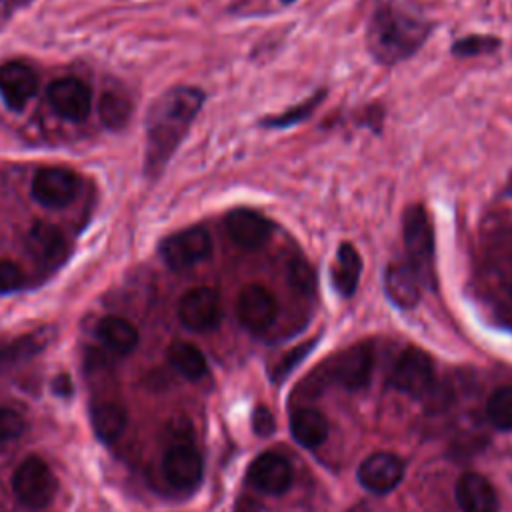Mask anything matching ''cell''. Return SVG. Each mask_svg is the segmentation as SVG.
Wrapping results in <instances>:
<instances>
[{"mask_svg":"<svg viewBox=\"0 0 512 512\" xmlns=\"http://www.w3.org/2000/svg\"><path fill=\"white\" fill-rule=\"evenodd\" d=\"M434 378V364L428 352L418 346H408L394 364L392 384L404 394L422 396Z\"/></svg>","mask_w":512,"mask_h":512,"instance_id":"obj_10","label":"cell"},{"mask_svg":"<svg viewBox=\"0 0 512 512\" xmlns=\"http://www.w3.org/2000/svg\"><path fill=\"white\" fill-rule=\"evenodd\" d=\"M38 90L36 70L20 60L0 66V96L10 110H22Z\"/></svg>","mask_w":512,"mask_h":512,"instance_id":"obj_15","label":"cell"},{"mask_svg":"<svg viewBox=\"0 0 512 512\" xmlns=\"http://www.w3.org/2000/svg\"><path fill=\"white\" fill-rule=\"evenodd\" d=\"M20 284H22V270L10 260H0V294L16 290Z\"/></svg>","mask_w":512,"mask_h":512,"instance_id":"obj_32","label":"cell"},{"mask_svg":"<svg viewBox=\"0 0 512 512\" xmlns=\"http://www.w3.org/2000/svg\"><path fill=\"white\" fill-rule=\"evenodd\" d=\"M502 46V40L492 34H468L460 36L450 44V54L456 58H472L492 54Z\"/></svg>","mask_w":512,"mask_h":512,"instance_id":"obj_28","label":"cell"},{"mask_svg":"<svg viewBox=\"0 0 512 512\" xmlns=\"http://www.w3.org/2000/svg\"><path fill=\"white\" fill-rule=\"evenodd\" d=\"M314 346V342H306V344H302V346H298V348H294V350H290V354L282 360V362H278V366H276V374H274V378H284L306 354H308V350Z\"/></svg>","mask_w":512,"mask_h":512,"instance_id":"obj_34","label":"cell"},{"mask_svg":"<svg viewBox=\"0 0 512 512\" xmlns=\"http://www.w3.org/2000/svg\"><path fill=\"white\" fill-rule=\"evenodd\" d=\"M24 428H26V422L16 410L0 408V446L18 440Z\"/></svg>","mask_w":512,"mask_h":512,"instance_id":"obj_31","label":"cell"},{"mask_svg":"<svg viewBox=\"0 0 512 512\" xmlns=\"http://www.w3.org/2000/svg\"><path fill=\"white\" fill-rule=\"evenodd\" d=\"M28 252L42 264H58L66 256L64 232L48 222H36L26 236Z\"/></svg>","mask_w":512,"mask_h":512,"instance_id":"obj_20","label":"cell"},{"mask_svg":"<svg viewBox=\"0 0 512 512\" xmlns=\"http://www.w3.org/2000/svg\"><path fill=\"white\" fill-rule=\"evenodd\" d=\"M44 344H46V336L26 334V336L18 338L16 342L0 348V374L14 368L20 362H26L34 354H38Z\"/></svg>","mask_w":512,"mask_h":512,"instance_id":"obj_26","label":"cell"},{"mask_svg":"<svg viewBox=\"0 0 512 512\" xmlns=\"http://www.w3.org/2000/svg\"><path fill=\"white\" fill-rule=\"evenodd\" d=\"M248 482L264 494H284L292 484V468L284 456L264 452L250 464Z\"/></svg>","mask_w":512,"mask_h":512,"instance_id":"obj_17","label":"cell"},{"mask_svg":"<svg viewBox=\"0 0 512 512\" xmlns=\"http://www.w3.org/2000/svg\"><path fill=\"white\" fill-rule=\"evenodd\" d=\"M80 190V178L68 168H42L32 180V198L46 208H62L70 204Z\"/></svg>","mask_w":512,"mask_h":512,"instance_id":"obj_9","label":"cell"},{"mask_svg":"<svg viewBox=\"0 0 512 512\" xmlns=\"http://www.w3.org/2000/svg\"><path fill=\"white\" fill-rule=\"evenodd\" d=\"M224 228L236 246L244 250H258L270 242V238L274 236L276 224L262 212L240 206L226 212Z\"/></svg>","mask_w":512,"mask_h":512,"instance_id":"obj_6","label":"cell"},{"mask_svg":"<svg viewBox=\"0 0 512 512\" xmlns=\"http://www.w3.org/2000/svg\"><path fill=\"white\" fill-rule=\"evenodd\" d=\"M12 490L26 508L40 510L54 500L58 482L42 458L28 456L12 474Z\"/></svg>","mask_w":512,"mask_h":512,"instance_id":"obj_4","label":"cell"},{"mask_svg":"<svg viewBox=\"0 0 512 512\" xmlns=\"http://www.w3.org/2000/svg\"><path fill=\"white\" fill-rule=\"evenodd\" d=\"M402 260L426 288L436 286V238L428 208L422 202L406 206L402 216Z\"/></svg>","mask_w":512,"mask_h":512,"instance_id":"obj_3","label":"cell"},{"mask_svg":"<svg viewBox=\"0 0 512 512\" xmlns=\"http://www.w3.org/2000/svg\"><path fill=\"white\" fill-rule=\"evenodd\" d=\"M206 94L198 86H174L166 90L150 108L146 118L144 172L156 178L202 110Z\"/></svg>","mask_w":512,"mask_h":512,"instance_id":"obj_2","label":"cell"},{"mask_svg":"<svg viewBox=\"0 0 512 512\" xmlns=\"http://www.w3.org/2000/svg\"><path fill=\"white\" fill-rule=\"evenodd\" d=\"M328 96V90L326 88H320L316 90L314 94H310L308 98L300 100L298 104L286 108L284 112H278V114H270V116H264L258 120V126L266 128V130H286V128H292V126H298L306 120L312 118V114L318 110V106L322 104V100Z\"/></svg>","mask_w":512,"mask_h":512,"instance_id":"obj_22","label":"cell"},{"mask_svg":"<svg viewBox=\"0 0 512 512\" xmlns=\"http://www.w3.org/2000/svg\"><path fill=\"white\" fill-rule=\"evenodd\" d=\"M372 350L368 344H356L328 360L326 374L332 376L342 388L358 390L368 384L372 372Z\"/></svg>","mask_w":512,"mask_h":512,"instance_id":"obj_11","label":"cell"},{"mask_svg":"<svg viewBox=\"0 0 512 512\" xmlns=\"http://www.w3.org/2000/svg\"><path fill=\"white\" fill-rule=\"evenodd\" d=\"M422 288H426V286L402 258H396L386 266L384 292L394 306H398L402 310L416 308V304L422 298Z\"/></svg>","mask_w":512,"mask_h":512,"instance_id":"obj_16","label":"cell"},{"mask_svg":"<svg viewBox=\"0 0 512 512\" xmlns=\"http://www.w3.org/2000/svg\"><path fill=\"white\" fill-rule=\"evenodd\" d=\"M288 280L302 294H312L316 288L314 268L308 264V260H304L300 256L292 258L288 262Z\"/></svg>","mask_w":512,"mask_h":512,"instance_id":"obj_30","label":"cell"},{"mask_svg":"<svg viewBox=\"0 0 512 512\" xmlns=\"http://www.w3.org/2000/svg\"><path fill=\"white\" fill-rule=\"evenodd\" d=\"M252 428L258 436H270L276 428V422H274V416L272 412L266 408V406H258L252 414Z\"/></svg>","mask_w":512,"mask_h":512,"instance_id":"obj_33","label":"cell"},{"mask_svg":"<svg viewBox=\"0 0 512 512\" xmlns=\"http://www.w3.org/2000/svg\"><path fill=\"white\" fill-rule=\"evenodd\" d=\"M202 458L188 442L172 444L162 458V474L176 490H192L202 480Z\"/></svg>","mask_w":512,"mask_h":512,"instance_id":"obj_12","label":"cell"},{"mask_svg":"<svg viewBox=\"0 0 512 512\" xmlns=\"http://www.w3.org/2000/svg\"><path fill=\"white\" fill-rule=\"evenodd\" d=\"M48 102L66 120L82 122L92 110L90 88L78 78H60L48 86Z\"/></svg>","mask_w":512,"mask_h":512,"instance_id":"obj_13","label":"cell"},{"mask_svg":"<svg viewBox=\"0 0 512 512\" xmlns=\"http://www.w3.org/2000/svg\"><path fill=\"white\" fill-rule=\"evenodd\" d=\"M178 318L192 332L216 328L222 320L220 294L208 286L190 288L178 302Z\"/></svg>","mask_w":512,"mask_h":512,"instance_id":"obj_7","label":"cell"},{"mask_svg":"<svg viewBox=\"0 0 512 512\" xmlns=\"http://www.w3.org/2000/svg\"><path fill=\"white\" fill-rule=\"evenodd\" d=\"M510 292H512V284H510Z\"/></svg>","mask_w":512,"mask_h":512,"instance_id":"obj_36","label":"cell"},{"mask_svg":"<svg viewBox=\"0 0 512 512\" xmlns=\"http://www.w3.org/2000/svg\"><path fill=\"white\" fill-rule=\"evenodd\" d=\"M168 360L176 372H180L188 380H198L206 374V358L190 342H174L168 348Z\"/></svg>","mask_w":512,"mask_h":512,"instance_id":"obj_25","label":"cell"},{"mask_svg":"<svg viewBox=\"0 0 512 512\" xmlns=\"http://www.w3.org/2000/svg\"><path fill=\"white\" fill-rule=\"evenodd\" d=\"M434 22L412 0H374L366 22V48L382 66L412 58L428 40Z\"/></svg>","mask_w":512,"mask_h":512,"instance_id":"obj_1","label":"cell"},{"mask_svg":"<svg viewBox=\"0 0 512 512\" xmlns=\"http://www.w3.org/2000/svg\"><path fill=\"white\" fill-rule=\"evenodd\" d=\"M290 432L300 446L314 450L326 440L328 422L318 410L300 408L290 418Z\"/></svg>","mask_w":512,"mask_h":512,"instance_id":"obj_21","label":"cell"},{"mask_svg":"<svg viewBox=\"0 0 512 512\" xmlns=\"http://www.w3.org/2000/svg\"><path fill=\"white\" fill-rule=\"evenodd\" d=\"M280 2H282V4H284V6H290V4H294V2H296V0H280Z\"/></svg>","mask_w":512,"mask_h":512,"instance_id":"obj_35","label":"cell"},{"mask_svg":"<svg viewBox=\"0 0 512 512\" xmlns=\"http://www.w3.org/2000/svg\"><path fill=\"white\" fill-rule=\"evenodd\" d=\"M98 114L106 128L120 130L132 114V104L120 92H106L98 102Z\"/></svg>","mask_w":512,"mask_h":512,"instance_id":"obj_27","label":"cell"},{"mask_svg":"<svg viewBox=\"0 0 512 512\" xmlns=\"http://www.w3.org/2000/svg\"><path fill=\"white\" fill-rule=\"evenodd\" d=\"M278 314L276 296L262 284H246L236 300V316L240 324L258 334L268 330Z\"/></svg>","mask_w":512,"mask_h":512,"instance_id":"obj_8","label":"cell"},{"mask_svg":"<svg viewBox=\"0 0 512 512\" xmlns=\"http://www.w3.org/2000/svg\"><path fill=\"white\" fill-rule=\"evenodd\" d=\"M488 420L500 430H512V386L498 388L486 402Z\"/></svg>","mask_w":512,"mask_h":512,"instance_id":"obj_29","label":"cell"},{"mask_svg":"<svg viewBox=\"0 0 512 512\" xmlns=\"http://www.w3.org/2000/svg\"><path fill=\"white\" fill-rule=\"evenodd\" d=\"M456 500L462 512H496L498 498L492 484L476 472L460 476L456 482Z\"/></svg>","mask_w":512,"mask_h":512,"instance_id":"obj_19","label":"cell"},{"mask_svg":"<svg viewBox=\"0 0 512 512\" xmlns=\"http://www.w3.org/2000/svg\"><path fill=\"white\" fill-rule=\"evenodd\" d=\"M128 412L120 402H102L92 410V428L102 442H114L122 436Z\"/></svg>","mask_w":512,"mask_h":512,"instance_id":"obj_24","label":"cell"},{"mask_svg":"<svg viewBox=\"0 0 512 512\" xmlns=\"http://www.w3.org/2000/svg\"><path fill=\"white\" fill-rule=\"evenodd\" d=\"M212 252L210 232L196 224L166 236L160 242V256L172 270H186L206 260Z\"/></svg>","mask_w":512,"mask_h":512,"instance_id":"obj_5","label":"cell"},{"mask_svg":"<svg viewBox=\"0 0 512 512\" xmlns=\"http://www.w3.org/2000/svg\"><path fill=\"white\" fill-rule=\"evenodd\" d=\"M404 476V462L392 452H374L358 468L360 484L374 492L386 494L394 490Z\"/></svg>","mask_w":512,"mask_h":512,"instance_id":"obj_14","label":"cell"},{"mask_svg":"<svg viewBox=\"0 0 512 512\" xmlns=\"http://www.w3.org/2000/svg\"><path fill=\"white\" fill-rule=\"evenodd\" d=\"M98 338L114 354H130L138 346V330L120 316H106L98 324Z\"/></svg>","mask_w":512,"mask_h":512,"instance_id":"obj_23","label":"cell"},{"mask_svg":"<svg viewBox=\"0 0 512 512\" xmlns=\"http://www.w3.org/2000/svg\"><path fill=\"white\" fill-rule=\"evenodd\" d=\"M362 274V256L352 242H340L330 268V280L334 290L342 298L354 296Z\"/></svg>","mask_w":512,"mask_h":512,"instance_id":"obj_18","label":"cell"}]
</instances>
